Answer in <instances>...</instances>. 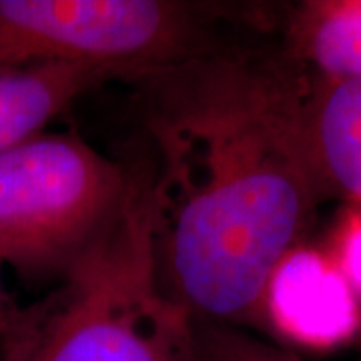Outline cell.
I'll return each mask as SVG.
<instances>
[{
  "mask_svg": "<svg viewBox=\"0 0 361 361\" xmlns=\"http://www.w3.org/2000/svg\"><path fill=\"white\" fill-rule=\"evenodd\" d=\"M133 85L161 283L197 323L257 319L329 199L307 137L311 78L281 47L229 42Z\"/></svg>",
  "mask_w": 361,
  "mask_h": 361,
  "instance_id": "cell-1",
  "label": "cell"
},
{
  "mask_svg": "<svg viewBox=\"0 0 361 361\" xmlns=\"http://www.w3.org/2000/svg\"><path fill=\"white\" fill-rule=\"evenodd\" d=\"M56 281L13 311L0 361H203L199 325L157 273L145 159L130 163L121 205Z\"/></svg>",
  "mask_w": 361,
  "mask_h": 361,
  "instance_id": "cell-2",
  "label": "cell"
},
{
  "mask_svg": "<svg viewBox=\"0 0 361 361\" xmlns=\"http://www.w3.org/2000/svg\"><path fill=\"white\" fill-rule=\"evenodd\" d=\"M235 6L189 0H0V73L68 65L135 82L215 51Z\"/></svg>",
  "mask_w": 361,
  "mask_h": 361,
  "instance_id": "cell-3",
  "label": "cell"
},
{
  "mask_svg": "<svg viewBox=\"0 0 361 361\" xmlns=\"http://www.w3.org/2000/svg\"><path fill=\"white\" fill-rule=\"evenodd\" d=\"M130 163L77 133H49L0 151V265L61 277L113 217Z\"/></svg>",
  "mask_w": 361,
  "mask_h": 361,
  "instance_id": "cell-4",
  "label": "cell"
},
{
  "mask_svg": "<svg viewBox=\"0 0 361 361\" xmlns=\"http://www.w3.org/2000/svg\"><path fill=\"white\" fill-rule=\"evenodd\" d=\"M261 317L293 345L329 351L361 331V301L329 251L299 245L273 273Z\"/></svg>",
  "mask_w": 361,
  "mask_h": 361,
  "instance_id": "cell-5",
  "label": "cell"
},
{
  "mask_svg": "<svg viewBox=\"0 0 361 361\" xmlns=\"http://www.w3.org/2000/svg\"><path fill=\"white\" fill-rule=\"evenodd\" d=\"M305 123L329 199L361 207V80L311 78Z\"/></svg>",
  "mask_w": 361,
  "mask_h": 361,
  "instance_id": "cell-6",
  "label": "cell"
},
{
  "mask_svg": "<svg viewBox=\"0 0 361 361\" xmlns=\"http://www.w3.org/2000/svg\"><path fill=\"white\" fill-rule=\"evenodd\" d=\"M279 47L313 80H361V0L295 2Z\"/></svg>",
  "mask_w": 361,
  "mask_h": 361,
  "instance_id": "cell-7",
  "label": "cell"
},
{
  "mask_svg": "<svg viewBox=\"0 0 361 361\" xmlns=\"http://www.w3.org/2000/svg\"><path fill=\"white\" fill-rule=\"evenodd\" d=\"M115 77L68 65H39L0 73V151L47 129L82 94Z\"/></svg>",
  "mask_w": 361,
  "mask_h": 361,
  "instance_id": "cell-8",
  "label": "cell"
},
{
  "mask_svg": "<svg viewBox=\"0 0 361 361\" xmlns=\"http://www.w3.org/2000/svg\"><path fill=\"white\" fill-rule=\"evenodd\" d=\"M197 325L203 361H305L293 349L269 343L233 325Z\"/></svg>",
  "mask_w": 361,
  "mask_h": 361,
  "instance_id": "cell-9",
  "label": "cell"
},
{
  "mask_svg": "<svg viewBox=\"0 0 361 361\" xmlns=\"http://www.w3.org/2000/svg\"><path fill=\"white\" fill-rule=\"evenodd\" d=\"M329 253L361 301V207L351 211L341 223L336 245Z\"/></svg>",
  "mask_w": 361,
  "mask_h": 361,
  "instance_id": "cell-10",
  "label": "cell"
},
{
  "mask_svg": "<svg viewBox=\"0 0 361 361\" xmlns=\"http://www.w3.org/2000/svg\"><path fill=\"white\" fill-rule=\"evenodd\" d=\"M11 315H13V310L8 307L6 295H4V291H2V265H0V339H2L6 327H8Z\"/></svg>",
  "mask_w": 361,
  "mask_h": 361,
  "instance_id": "cell-11",
  "label": "cell"
}]
</instances>
